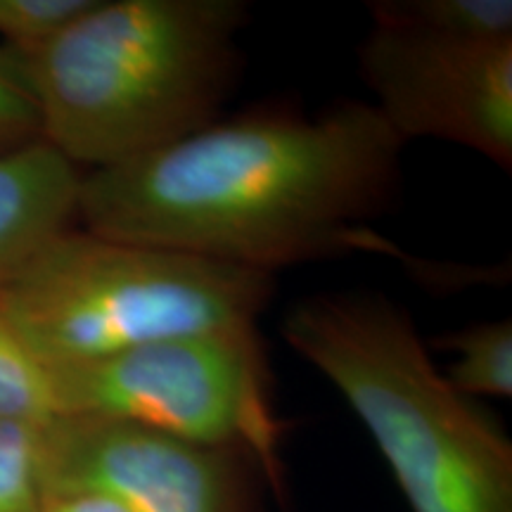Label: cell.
I'll return each mask as SVG.
<instances>
[{"instance_id": "obj_1", "label": "cell", "mask_w": 512, "mask_h": 512, "mask_svg": "<svg viewBox=\"0 0 512 512\" xmlns=\"http://www.w3.org/2000/svg\"><path fill=\"white\" fill-rule=\"evenodd\" d=\"M401 147L370 102L252 112L83 171L76 219L102 238L268 275L344 252L399 254L370 219L394 195Z\"/></svg>"}, {"instance_id": "obj_2", "label": "cell", "mask_w": 512, "mask_h": 512, "mask_svg": "<svg viewBox=\"0 0 512 512\" xmlns=\"http://www.w3.org/2000/svg\"><path fill=\"white\" fill-rule=\"evenodd\" d=\"M245 19L240 0H93L19 53L41 140L95 171L214 124L238 79Z\"/></svg>"}, {"instance_id": "obj_3", "label": "cell", "mask_w": 512, "mask_h": 512, "mask_svg": "<svg viewBox=\"0 0 512 512\" xmlns=\"http://www.w3.org/2000/svg\"><path fill=\"white\" fill-rule=\"evenodd\" d=\"M283 337L363 422L411 512H512V444L382 294H316Z\"/></svg>"}, {"instance_id": "obj_4", "label": "cell", "mask_w": 512, "mask_h": 512, "mask_svg": "<svg viewBox=\"0 0 512 512\" xmlns=\"http://www.w3.org/2000/svg\"><path fill=\"white\" fill-rule=\"evenodd\" d=\"M273 275L74 226L50 238L0 294V313L46 370L143 344L256 328Z\"/></svg>"}, {"instance_id": "obj_5", "label": "cell", "mask_w": 512, "mask_h": 512, "mask_svg": "<svg viewBox=\"0 0 512 512\" xmlns=\"http://www.w3.org/2000/svg\"><path fill=\"white\" fill-rule=\"evenodd\" d=\"M48 373L57 418L117 420L233 448L280 491L285 425L256 328L171 337Z\"/></svg>"}, {"instance_id": "obj_6", "label": "cell", "mask_w": 512, "mask_h": 512, "mask_svg": "<svg viewBox=\"0 0 512 512\" xmlns=\"http://www.w3.org/2000/svg\"><path fill=\"white\" fill-rule=\"evenodd\" d=\"M375 110L401 143L437 138L512 166V38H458L373 22L358 48Z\"/></svg>"}, {"instance_id": "obj_7", "label": "cell", "mask_w": 512, "mask_h": 512, "mask_svg": "<svg viewBox=\"0 0 512 512\" xmlns=\"http://www.w3.org/2000/svg\"><path fill=\"white\" fill-rule=\"evenodd\" d=\"M46 434L53 498L95 491L126 512H256L259 467L233 448L83 415L50 420Z\"/></svg>"}, {"instance_id": "obj_8", "label": "cell", "mask_w": 512, "mask_h": 512, "mask_svg": "<svg viewBox=\"0 0 512 512\" xmlns=\"http://www.w3.org/2000/svg\"><path fill=\"white\" fill-rule=\"evenodd\" d=\"M81 176L43 140L0 155V294L38 249L72 228Z\"/></svg>"}, {"instance_id": "obj_9", "label": "cell", "mask_w": 512, "mask_h": 512, "mask_svg": "<svg viewBox=\"0 0 512 512\" xmlns=\"http://www.w3.org/2000/svg\"><path fill=\"white\" fill-rule=\"evenodd\" d=\"M370 17L439 36L512 38L510 0H382L370 3Z\"/></svg>"}, {"instance_id": "obj_10", "label": "cell", "mask_w": 512, "mask_h": 512, "mask_svg": "<svg viewBox=\"0 0 512 512\" xmlns=\"http://www.w3.org/2000/svg\"><path fill=\"white\" fill-rule=\"evenodd\" d=\"M434 347L453 351L456 363L446 380L470 399L512 394V323L510 318L470 325L434 339Z\"/></svg>"}, {"instance_id": "obj_11", "label": "cell", "mask_w": 512, "mask_h": 512, "mask_svg": "<svg viewBox=\"0 0 512 512\" xmlns=\"http://www.w3.org/2000/svg\"><path fill=\"white\" fill-rule=\"evenodd\" d=\"M48 422L0 420V512H46L53 501Z\"/></svg>"}, {"instance_id": "obj_12", "label": "cell", "mask_w": 512, "mask_h": 512, "mask_svg": "<svg viewBox=\"0 0 512 512\" xmlns=\"http://www.w3.org/2000/svg\"><path fill=\"white\" fill-rule=\"evenodd\" d=\"M55 418L50 373L0 313V420L46 425Z\"/></svg>"}, {"instance_id": "obj_13", "label": "cell", "mask_w": 512, "mask_h": 512, "mask_svg": "<svg viewBox=\"0 0 512 512\" xmlns=\"http://www.w3.org/2000/svg\"><path fill=\"white\" fill-rule=\"evenodd\" d=\"M93 0H0V36L5 48L29 55L46 46Z\"/></svg>"}, {"instance_id": "obj_14", "label": "cell", "mask_w": 512, "mask_h": 512, "mask_svg": "<svg viewBox=\"0 0 512 512\" xmlns=\"http://www.w3.org/2000/svg\"><path fill=\"white\" fill-rule=\"evenodd\" d=\"M41 140V119L24 79L22 60L0 46V155Z\"/></svg>"}]
</instances>
